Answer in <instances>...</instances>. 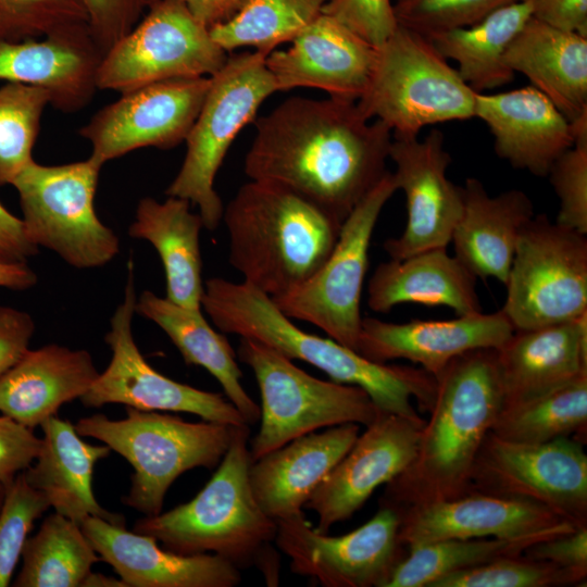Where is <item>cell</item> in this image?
Here are the masks:
<instances>
[{
  "mask_svg": "<svg viewBox=\"0 0 587 587\" xmlns=\"http://www.w3.org/2000/svg\"><path fill=\"white\" fill-rule=\"evenodd\" d=\"M250 179L279 184L344 222L388 172L392 130L357 101L290 97L254 122Z\"/></svg>",
  "mask_w": 587,
  "mask_h": 587,
  "instance_id": "cell-1",
  "label": "cell"
},
{
  "mask_svg": "<svg viewBox=\"0 0 587 587\" xmlns=\"http://www.w3.org/2000/svg\"><path fill=\"white\" fill-rule=\"evenodd\" d=\"M437 389L410 465L385 486L379 507L396 511L467 492L480 446L502 408L497 349L451 360Z\"/></svg>",
  "mask_w": 587,
  "mask_h": 587,
  "instance_id": "cell-2",
  "label": "cell"
},
{
  "mask_svg": "<svg viewBox=\"0 0 587 587\" xmlns=\"http://www.w3.org/2000/svg\"><path fill=\"white\" fill-rule=\"evenodd\" d=\"M201 308L221 332L259 341L292 361L307 362L334 382L359 386L385 413L423 420L412 400L426 412L434 403L437 380L422 367L373 362L329 337L307 333L270 296L243 282L209 278Z\"/></svg>",
  "mask_w": 587,
  "mask_h": 587,
  "instance_id": "cell-3",
  "label": "cell"
},
{
  "mask_svg": "<svg viewBox=\"0 0 587 587\" xmlns=\"http://www.w3.org/2000/svg\"><path fill=\"white\" fill-rule=\"evenodd\" d=\"M230 265L272 299L287 295L325 263L344 222L279 184H243L224 208Z\"/></svg>",
  "mask_w": 587,
  "mask_h": 587,
  "instance_id": "cell-4",
  "label": "cell"
},
{
  "mask_svg": "<svg viewBox=\"0 0 587 587\" xmlns=\"http://www.w3.org/2000/svg\"><path fill=\"white\" fill-rule=\"evenodd\" d=\"M249 438L250 425L236 426L205 486L186 503L137 520L133 530L153 537L175 553H212L239 570L255 567L268 586H277L276 521L263 512L250 486Z\"/></svg>",
  "mask_w": 587,
  "mask_h": 587,
  "instance_id": "cell-5",
  "label": "cell"
},
{
  "mask_svg": "<svg viewBox=\"0 0 587 587\" xmlns=\"http://www.w3.org/2000/svg\"><path fill=\"white\" fill-rule=\"evenodd\" d=\"M74 426L80 437L101 441L133 466L132 486L122 501L145 516L162 512L166 491L183 473L215 469L236 427L209 421L191 423L129 407L123 420L97 413L79 419Z\"/></svg>",
  "mask_w": 587,
  "mask_h": 587,
  "instance_id": "cell-6",
  "label": "cell"
},
{
  "mask_svg": "<svg viewBox=\"0 0 587 587\" xmlns=\"http://www.w3.org/2000/svg\"><path fill=\"white\" fill-rule=\"evenodd\" d=\"M476 92L430 40L398 24L378 47L357 104L394 135L419 136L429 125L474 117Z\"/></svg>",
  "mask_w": 587,
  "mask_h": 587,
  "instance_id": "cell-7",
  "label": "cell"
},
{
  "mask_svg": "<svg viewBox=\"0 0 587 587\" xmlns=\"http://www.w3.org/2000/svg\"><path fill=\"white\" fill-rule=\"evenodd\" d=\"M236 353L252 370L261 394L260 429L249 446L251 462L319 428L367 426L385 413L361 387L314 377L259 341L240 337Z\"/></svg>",
  "mask_w": 587,
  "mask_h": 587,
  "instance_id": "cell-8",
  "label": "cell"
},
{
  "mask_svg": "<svg viewBox=\"0 0 587 587\" xmlns=\"http://www.w3.org/2000/svg\"><path fill=\"white\" fill-rule=\"evenodd\" d=\"M265 58L258 50L228 55L211 76L209 91L185 140L184 162L165 190L166 196L197 205L209 230L218 226L224 211L214 188L218 168L238 133L253 121L262 102L277 92Z\"/></svg>",
  "mask_w": 587,
  "mask_h": 587,
  "instance_id": "cell-9",
  "label": "cell"
},
{
  "mask_svg": "<svg viewBox=\"0 0 587 587\" xmlns=\"http://www.w3.org/2000/svg\"><path fill=\"white\" fill-rule=\"evenodd\" d=\"M101 167L91 157L61 165L33 160L11 183L29 240L76 268L103 266L120 252L117 235L95 210Z\"/></svg>",
  "mask_w": 587,
  "mask_h": 587,
  "instance_id": "cell-10",
  "label": "cell"
},
{
  "mask_svg": "<svg viewBox=\"0 0 587 587\" xmlns=\"http://www.w3.org/2000/svg\"><path fill=\"white\" fill-rule=\"evenodd\" d=\"M501 311L514 329L575 320L587 313V238L545 214L520 235Z\"/></svg>",
  "mask_w": 587,
  "mask_h": 587,
  "instance_id": "cell-11",
  "label": "cell"
},
{
  "mask_svg": "<svg viewBox=\"0 0 587 587\" xmlns=\"http://www.w3.org/2000/svg\"><path fill=\"white\" fill-rule=\"evenodd\" d=\"M228 53L180 2L148 3L146 15L103 55L98 89L120 93L175 78L214 75Z\"/></svg>",
  "mask_w": 587,
  "mask_h": 587,
  "instance_id": "cell-12",
  "label": "cell"
},
{
  "mask_svg": "<svg viewBox=\"0 0 587 587\" xmlns=\"http://www.w3.org/2000/svg\"><path fill=\"white\" fill-rule=\"evenodd\" d=\"M396 190L394 174L388 171L344 221L321 268L295 290L272 299L285 315L320 327L329 338L355 351L369 248L379 214Z\"/></svg>",
  "mask_w": 587,
  "mask_h": 587,
  "instance_id": "cell-13",
  "label": "cell"
},
{
  "mask_svg": "<svg viewBox=\"0 0 587 587\" xmlns=\"http://www.w3.org/2000/svg\"><path fill=\"white\" fill-rule=\"evenodd\" d=\"M470 491L532 501L575 526H587L584 444L572 437L517 442L489 432L472 469Z\"/></svg>",
  "mask_w": 587,
  "mask_h": 587,
  "instance_id": "cell-14",
  "label": "cell"
},
{
  "mask_svg": "<svg viewBox=\"0 0 587 587\" xmlns=\"http://www.w3.org/2000/svg\"><path fill=\"white\" fill-rule=\"evenodd\" d=\"M136 302L134 264L129 260L124 297L104 336L112 351L111 361L79 398L80 402L87 408L121 403L140 411L186 412L209 422L235 426L247 424L237 408L222 394L173 380L145 360L132 332Z\"/></svg>",
  "mask_w": 587,
  "mask_h": 587,
  "instance_id": "cell-15",
  "label": "cell"
},
{
  "mask_svg": "<svg viewBox=\"0 0 587 587\" xmlns=\"http://www.w3.org/2000/svg\"><path fill=\"white\" fill-rule=\"evenodd\" d=\"M399 514L379 507L366 523L341 536L316 530L304 514L276 521L275 546L292 573L324 587H387L407 550L398 539Z\"/></svg>",
  "mask_w": 587,
  "mask_h": 587,
  "instance_id": "cell-16",
  "label": "cell"
},
{
  "mask_svg": "<svg viewBox=\"0 0 587 587\" xmlns=\"http://www.w3.org/2000/svg\"><path fill=\"white\" fill-rule=\"evenodd\" d=\"M211 76L175 78L121 93L79 129L102 165L146 147L171 149L186 140L205 99Z\"/></svg>",
  "mask_w": 587,
  "mask_h": 587,
  "instance_id": "cell-17",
  "label": "cell"
},
{
  "mask_svg": "<svg viewBox=\"0 0 587 587\" xmlns=\"http://www.w3.org/2000/svg\"><path fill=\"white\" fill-rule=\"evenodd\" d=\"M389 159L397 188L405 196L407 222L401 235L385 240V252L401 260L447 248L463 212L464 193L447 176L451 157L444 133L433 128L423 139L392 134Z\"/></svg>",
  "mask_w": 587,
  "mask_h": 587,
  "instance_id": "cell-18",
  "label": "cell"
},
{
  "mask_svg": "<svg viewBox=\"0 0 587 587\" xmlns=\"http://www.w3.org/2000/svg\"><path fill=\"white\" fill-rule=\"evenodd\" d=\"M425 420L380 414L355 439L345 457L313 491L304 509L317 516L316 530L327 533L349 520L377 487L413 461Z\"/></svg>",
  "mask_w": 587,
  "mask_h": 587,
  "instance_id": "cell-19",
  "label": "cell"
},
{
  "mask_svg": "<svg viewBox=\"0 0 587 587\" xmlns=\"http://www.w3.org/2000/svg\"><path fill=\"white\" fill-rule=\"evenodd\" d=\"M398 514V539L405 550L450 538L548 539L579 527L535 502L477 491Z\"/></svg>",
  "mask_w": 587,
  "mask_h": 587,
  "instance_id": "cell-20",
  "label": "cell"
},
{
  "mask_svg": "<svg viewBox=\"0 0 587 587\" xmlns=\"http://www.w3.org/2000/svg\"><path fill=\"white\" fill-rule=\"evenodd\" d=\"M513 332L501 310L407 323L363 317L355 351L377 363L408 360L436 378L458 355L476 349H499Z\"/></svg>",
  "mask_w": 587,
  "mask_h": 587,
  "instance_id": "cell-21",
  "label": "cell"
},
{
  "mask_svg": "<svg viewBox=\"0 0 587 587\" xmlns=\"http://www.w3.org/2000/svg\"><path fill=\"white\" fill-rule=\"evenodd\" d=\"M285 50L265 58L277 91L313 87L329 97L357 101L364 92L376 47L333 16L321 13Z\"/></svg>",
  "mask_w": 587,
  "mask_h": 587,
  "instance_id": "cell-22",
  "label": "cell"
},
{
  "mask_svg": "<svg viewBox=\"0 0 587 587\" xmlns=\"http://www.w3.org/2000/svg\"><path fill=\"white\" fill-rule=\"evenodd\" d=\"M103 52L87 24L61 28L40 38L0 41V79L39 87L50 104L75 112L92 99Z\"/></svg>",
  "mask_w": 587,
  "mask_h": 587,
  "instance_id": "cell-23",
  "label": "cell"
},
{
  "mask_svg": "<svg viewBox=\"0 0 587 587\" xmlns=\"http://www.w3.org/2000/svg\"><path fill=\"white\" fill-rule=\"evenodd\" d=\"M80 528L127 587H235L241 582L240 570L215 554L175 553L151 536L96 516Z\"/></svg>",
  "mask_w": 587,
  "mask_h": 587,
  "instance_id": "cell-24",
  "label": "cell"
},
{
  "mask_svg": "<svg viewBox=\"0 0 587 587\" xmlns=\"http://www.w3.org/2000/svg\"><path fill=\"white\" fill-rule=\"evenodd\" d=\"M474 117L488 126L498 157L535 176L546 177L575 141L572 124L532 85L498 93L476 92Z\"/></svg>",
  "mask_w": 587,
  "mask_h": 587,
  "instance_id": "cell-25",
  "label": "cell"
},
{
  "mask_svg": "<svg viewBox=\"0 0 587 587\" xmlns=\"http://www.w3.org/2000/svg\"><path fill=\"white\" fill-rule=\"evenodd\" d=\"M359 434L355 423L332 426L300 436L252 461L249 482L263 512L274 521L304 514L305 502Z\"/></svg>",
  "mask_w": 587,
  "mask_h": 587,
  "instance_id": "cell-26",
  "label": "cell"
},
{
  "mask_svg": "<svg viewBox=\"0 0 587 587\" xmlns=\"http://www.w3.org/2000/svg\"><path fill=\"white\" fill-rule=\"evenodd\" d=\"M503 404L519 403L587 374V313L559 324L514 329L497 349Z\"/></svg>",
  "mask_w": 587,
  "mask_h": 587,
  "instance_id": "cell-27",
  "label": "cell"
},
{
  "mask_svg": "<svg viewBox=\"0 0 587 587\" xmlns=\"http://www.w3.org/2000/svg\"><path fill=\"white\" fill-rule=\"evenodd\" d=\"M463 193L450 241L454 257L476 277L505 285L522 229L535 215L533 201L520 189L491 196L474 177L466 179Z\"/></svg>",
  "mask_w": 587,
  "mask_h": 587,
  "instance_id": "cell-28",
  "label": "cell"
},
{
  "mask_svg": "<svg viewBox=\"0 0 587 587\" xmlns=\"http://www.w3.org/2000/svg\"><path fill=\"white\" fill-rule=\"evenodd\" d=\"M40 427L43 436L39 452L23 471L28 485L41 491L55 512L79 525L96 516L125 526V517L103 509L92 490L95 465L112 450L107 445L84 441L75 426L58 415Z\"/></svg>",
  "mask_w": 587,
  "mask_h": 587,
  "instance_id": "cell-29",
  "label": "cell"
},
{
  "mask_svg": "<svg viewBox=\"0 0 587 587\" xmlns=\"http://www.w3.org/2000/svg\"><path fill=\"white\" fill-rule=\"evenodd\" d=\"M98 375L87 350L60 345L28 349L0 377V412L34 429L84 396Z\"/></svg>",
  "mask_w": 587,
  "mask_h": 587,
  "instance_id": "cell-30",
  "label": "cell"
},
{
  "mask_svg": "<svg viewBox=\"0 0 587 587\" xmlns=\"http://www.w3.org/2000/svg\"><path fill=\"white\" fill-rule=\"evenodd\" d=\"M504 62L525 75L572 125L587 122V37L530 17L510 43Z\"/></svg>",
  "mask_w": 587,
  "mask_h": 587,
  "instance_id": "cell-31",
  "label": "cell"
},
{
  "mask_svg": "<svg viewBox=\"0 0 587 587\" xmlns=\"http://www.w3.org/2000/svg\"><path fill=\"white\" fill-rule=\"evenodd\" d=\"M473 275L446 248L377 265L367 285V305L387 313L398 304L445 305L457 315L483 312Z\"/></svg>",
  "mask_w": 587,
  "mask_h": 587,
  "instance_id": "cell-32",
  "label": "cell"
},
{
  "mask_svg": "<svg viewBox=\"0 0 587 587\" xmlns=\"http://www.w3.org/2000/svg\"><path fill=\"white\" fill-rule=\"evenodd\" d=\"M202 227L201 215L191 212L188 200L167 196L163 202L142 198L128 229L132 237L149 241L158 251L165 273V298L193 310H202Z\"/></svg>",
  "mask_w": 587,
  "mask_h": 587,
  "instance_id": "cell-33",
  "label": "cell"
},
{
  "mask_svg": "<svg viewBox=\"0 0 587 587\" xmlns=\"http://www.w3.org/2000/svg\"><path fill=\"white\" fill-rule=\"evenodd\" d=\"M201 311L176 304L150 290L142 291L136 302V312L168 336L185 363L205 369L245 422L254 425L260 421L261 409L241 384L237 353L227 338L209 325Z\"/></svg>",
  "mask_w": 587,
  "mask_h": 587,
  "instance_id": "cell-34",
  "label": "cell"
},
{
  "mask_svg": "<svg viewBox=\"0 0 587 587\" xmlns=\"http://www.w3.org/2000/svg\"><path fill=\"white\" fill-rule=\"evenodd\" d=\"M530 17L532 0H523L502 7L473 25L426 37L442 57L458 64L459 75L475 92H484L514 78L504 55Z\"/></svg>",
  "mask_w": 587,
  "mask_h": 587,
  "instance_id": "cell-35",
  "label": "cell"
},
{
  "mask_svg": "<svg viewBox=\"0 0 587 587\" xmlns=\"http://www.w3.org/2000/svg\"><path fill=\"white\" fill-rule=\"evenodd\" d=\"M21 558L15 587H82L92 565L101 561L80 525L58 512L27 537Z\"/></svg>",
  "mask_w": 587,
  "mask_h": 587,
  "instance_id": "cell-36",
  "label": "cell"
},
{
  "mask_svg": "<svg viewBox=\"0 0 587 587\" xmlns=\"http://www.w3.org/2000/svg\"><path fill=\"white\" fill-rule=\"evenodd\" d=\"M586 428L587 374H583L546 394L502 407L490 432L517 442L539 444L572 435L583 442Z\"/></svg>",
  "mask_w": 587,
  "mask_h": 587,
  "instance_id": "cell-37",
  "label": "cell"
},
{
  "mask_svg": "<svg viewBox=\"0 0 587 587\" xmlns=\"http://www.w3.org/2000/svg\"><path fill=\"white\" fill-rule=\"evenodd\" d=\"M328 1L247 0L232 18L212 26L210 34L227 53L252 47L267 55L310 25Z\"/></svg>",
  "mask_w": 587,
  "mask_h": 587,
  "instance_id": "cell-38",
  "label": "cell"
},
{
  "mask_svg": "<svg viewBox=\"0 0 587 587\" xmlns=\"http://www.w3.org/2000/svg\"><path fill=\"white\" fill-rule=\"evenodd\" d=\"M542 538H450L407 550L387 587H430L450 573L516 555Z\"/></svg>",
  "mask_w": 587,
  "mask_h": 587,
  "instance_id": "cell-39",
  "label": "cell"
},
{
  "mask_svg": "<svg viewBox=\"0 0 587 587\" xmlns=\"http://www.w3.org/2000/svg\"><path fill=\"white\" fill-rule=\"evenodd\" d=\"M0 87V186L10 184L32 162L41 116L50 104L39 87L5 82Z\"/></svg>",
  "mask_w": 587,
  "mask_h": 587,
  "instance_id": "cell-40",
  "label": "cell"
},
{
  "mask_svg": "<svg viewBox=\"0 0 587 587\" xmlns=\"http://www.w3.org/2000/svg\"><path fill=\"white\" fill-rule=\"evenodd\" d=\"M587 573L566 569L523 553L450 573L430 587H555L577 586Z\"/></svg>",
  "mask_w": 587,
  "mask_h": 587,
  "instance_id": "cell-41",
  "label": "cell"
},
{
  "mask_svg": "<svg viewBox=\"0 0 587 587\" xmlns=\"http://www.w3.org/2000/svg\"><path fill=\"white\" fill-rule=\"evenodd\" d=\"M46 496L28 485L24 472L4 487L0 508V587H7L34 523L48 509Z\"/></svg>",
  "mask_w": 587,
  "mask_h": 587,
  "instance_id": "cell-42",
  "label": "cell"
},
{
  "mask_svg": "<svg viewBox=\"0 0 587 587\" xmlns=\"http://www.w3.org/2000/svg\"><path fill=\"white\" fill-rule=\"evenodd\" d=\"M77 24H87L82 0H0V41L40 38Z\"/></svg>",
  "mask_w": 587,
  "mask_h": 587,
  "instance_id": "cell-43",
  "label": "cell"
},
{
  "mask_svg": "<svg viewBox=\"0 0 587 587\" xmlns=\"http://www.w3.org/2000/svg\"><path fill=\"white\" fill-rule=\"evenodd\" d=\"M519 1L523 0H400L394 10L399 25L426 36L473 25Z\"/></svg>",
  "mask_w": 587,
  "mask_h": 587,
  "instance_id": "cell-44",
  "label": "cell"
},
{
  "mask_svg": "<svg viewBox=\"0 0 587 587\" xmlns=\"http://www.w3.org/2000/svg\"><path fill=\"white\" fill-rule=\"evenodd\" d=\"M547 176L560 201L555 222L587 235V135L575 138Z\"/></svg>",
  "mask_w": 587,
  "mask_h": 587,
  "instance_id": "cell-45",
  "label": "cell"
},
{
  "mask_svg": "<svg viewBox=\"0 0 587 587\" xmlns=\"http://www.w3.org/2000/svg\"><path fill=\"white\" fill-rule=\"evenodd\" d=\"M374 47L397 28L391 0H329L322 9Z\"/></svg>",
  "mask_w": 587,
  "mask_h": 587,
  "instance_id": "cell-46",
  "label": "cell"
},
{
  "mask_svg": "<svg viewBox=\"0 0 587 587\" xmlns=\"http://www.w3.org/2000/svg\"><path fill=\"white\" fill-rule=\"evenodd\" d=\"M91 36L103 54L138 22L147 0H82Z\"/></svg>",
  "mask_w": 587,
  "mask_h": 587,
  "instance_id": "cell-47",
  "label": "cell"
},
{
  "mask_svg": "<svg viewBox=\"0 0 587 587\" xmlns=\"http://www.w3.org/2000/svg\"><path fill=\"white\" fill-rule=\"evenodd\" d=\"M41 446L32 428L0 415V484L5 487L36 459Z\"/></svg>",
  "mask_w": 587,
  "mask_h": 587,
  "instance_id": "cell-48",
  "label": "cell"
},
{
  "mask_svg": "<svg viewBox=\"0 0 587 587\" xmlns=\"http://www.w3.org/2000/svg\"><path fill=\"white\" fill-rule=\"evenodd\" d=\"M523 554L587 573V526L537 541L527 547Z\"/></svg>",
  "mask_w": 587,
  "mask_h": 587,
  "instance_id": "cell-49",
  "label": "cell"
},
{
  "mask_svg": "<svg viewBox=\"0 0 587 587\" xmlns=\"http://www.w3.org/2000/svg\"><path fill=\"white\" fill-rule=\"evenodd\" d=\"M34 332L35 323L27 312L0 305V377L29 349Z\"/></svg>",
  "mask_w": 587,
  "mask_h": 587,
  "instance_id": "cell-50",
  "label": "cell"
},
{
  "mask_svg": "<svg viewBox=\"0 0 587 587\" xmlns=\"http://www.w3.org/2000/svg\"><path fill=\"white\" fill-rule=\"evenodd\" d=\"M532 17L587 37V0H532Z\"/></svg>",
  "mask_w": 587,
  "mask_h": 587,
  "instance_id": "cell-51",
  "label": "cell"
},
{
  "mask_svg": "<svg viewBox=\"0 0 587 587\" xmlns=\"http://www.w3.org/2000/svg\"><path fill=\"white\" fill-rule=\"evenodd\" d=\"M38 252L28 238L24 223L0 203V262L27 263Z\"/></svg>",
  "mask_w": 587,
  "mask_h": 587,
  "instance_id": "cell-52",
  "label": "cell"
},
{
  "mask_svg": "<svg viewBox=\"0 0 587 587\" xmlns=\"http://www.w3.org/2000/svg\"><path fill=\"white\" fill-rule=\"evenodd\" d=\"M148 3L157 0H147ZM209 29L232 18L247 0H175Z\"/></svg>",
  "mask_w": 587,
  "mask_h": 587,
  "instance_id": "cell-53",
  "label": "cell"
},
{
  "mask_svg": "<svg viewBox=\"0 0 587 587\" xmlns=\"http://www.w3.org/2000/svg\"><path fill=\"white\" fill-rule=\"evenodd\" d=\"M37 283L36 273L27 263L0 262V287L25 290Z\"/></svg>",
  "mask_w": 587,
  "mask_h": 587,
  "instance_id": "cell-54",
  "label": "cell"
},
{
  "mask_svg": "<svg viewBox=\"0 0 587 587\" xmlns=\"http://www.w3.org/2000/svg\"><path fill=\"white\" fill-rule=\"evenodd\" d=\"M82 587H127L125 583L120 578L107 576L101 573L90 572L85 578Z\"/></svg>",
  "mask_w": 587,
  "mask_h": 587,
  "instance_id": "cell-55",
  "label": "cell"
},
{
  "mask_svg": "<svg viewBox=\"0 0 587 587\" xmlns=\"http://www.w3.org/2000/svg\"><path fill=\"white\" fill-rule=\"evenodd\" d=\"M4 498V487L0 484V508Z\"/></svg>",
  "mask_w": 587,
  "mask_h": 587,
  "instance_id": "cell-56",
  "label": "cell"
},
{
  "mask_svg": "<svg viewBox=\"0 0 587 587\" xmlns=\"http://www.w3.org/2000/svg\"><path fill=\"white\" fill-rule=\"evenodd\" d=\"M396 1H400V0H396Z\"/></svg>",
  "mask_w": 587,
  "mask_h": 587,
  "instance_id": "cell-57",
  "label": "cell"
}]
</instances>
